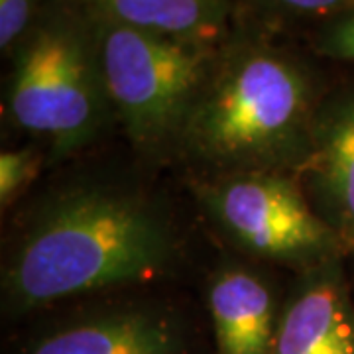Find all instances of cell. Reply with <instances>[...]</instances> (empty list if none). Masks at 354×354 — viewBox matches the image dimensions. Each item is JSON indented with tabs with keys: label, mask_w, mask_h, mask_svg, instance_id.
I'll list each match as a JSON object with an SVG mask.
<instances>
[{
	"label": "cell",
	"mask_w": 354,
	"mask_h": 354,
	"mask_svg": "<svg viewBox=\"0 0 354 354\" xmlns=\"http://www.w3.org/2000/svg\"><path fill=\"white\" fill-rule=\"evenodd\" d=\"M174 236L160 213L134 195L109 189L67 193L44 209L4 272L12 317L88 291L162 272Z\"/></svg>",
	"instance_id": "1"
},
{
	"label": "cell",
	"mask_w": 354,
	"mask_h": 354,
	"mask_svg": "<svg viewBox=\"0 0 354 354\" xmlns=\"http://www.w3.org/2000/svg\"><path fill=\"white\" fill-rule=\"evenodd\" d=\"M315 114L297 65L272 51H246L203 88L185 120V144L223 167L272 171L305 164Z\"/></svg>",
	"instance_id": "2"
},
{
	"label": "cell",
	"mask_w": 354,
	"mask_h": 354,
	"mask_svg": "<svg viewBox=\"0 0 354 354\" xmlns=\"http://www.w3.org/2000/svg\"><path fill=\"white\" fill-rule=\"evenodd\" d=\"M201 44L111 24L99 50L104 93L116 104L136 144L152 146L183 130L203 91Z\"/></svg>",
	"instance_id": "3"
},
{
	"label": "cell",
	"mask_w": 354,
	"mask_h": 354,
	"mask_svg": "<svg viewBox=\"0 0 354 354\" xmlns=\"http://www.w3.org/2000/svg\"><path fill=\"white\" fill-rule=\"evenodd\" d=\"M102 77L83 36L71 26L50 24L32 34L18 53L8 102L14 122L51 142L64 156L97 134Z\"/></svg>",
	"instance_id": "4"
},
{
	"label": "cell",
	"mask_w": 354,
	"mask_h": 354,
	"mask_svg": "<svg viewBox=\"0 0 354 354\" xmlns=\"http://www.w3.org/2000/svg\"><path fill=\"white\" fill-rule=\"evenodd\" d=\"M203 203L241 248L305 268L337 258L341 242L299 187L272 171H248L201 187Z\"/></svg>",
	"instance_id": "5"
},
{
	"label": "cell",
	"mask_w": 354,
	"mask_h": 354,
	"mask_svg": "<svg viewBox=\"0 0 354 354\" xmlns=\"http://www.w3.org/2000/svg\"><path fill=\"white\" fill-rule=\"evenodd\" d=\"M16 354H193L185 323L156 307H116L34 335Z\"/></svg>",
	"instance_id": "6"
},
{
	"label": "cell",
	"mask_w": 354,
	"mask_h": 354,
	"mask_svg": "<svg viewBox=\"0 0 354 354\" xmlns=\"http://www.w3.org/2000/svg\"><path fill=\"white\" fill-rule=\"evenodd\" d=\"M305 270L281 305L272 354H354V304L337 258Z\"/></svg>",
	"instance_id": "7"
},
{
	"label": "cell",
	"mask_w": 354,
	"mask_h": 354,
	"mask_svg": "<svg viewBox=\"0 0 354 354\" xmlns=\"http://www.w3.org/2000/svg\"><path fill=\"white\" fill-rule=\"evenodd\" d=\"M304 167L315 211L342 248L354 250V97L330 102L315 114Z\"/></svg>",
	"instance_id": "8"
},
{
	"label": "cell",
	"mask_w": 354,
	"mask_h": 354,
	"mask_svg": "<svg viewBox=\"0 0 354 354\" xmlns=\"http://www.w3.org/2000/svg\"><path fill=\"white\" fill-rule=\"evenodd\" d=\"M279 311L264 279L242 268L218 272L209 290L216 354H272Z\"/></svg>",
	"instance_id": "9"
},
{
	"label": "cell",
	"mask_w": 354,
	"mask_h": 354,
	"mask_svg": "<svg viewBox=\"0 0 354 354\" xmlns=\"http://www.w3.org/2000/svg\"><path fill=\"white\" fill-rule=\"evenodd\" d=\"M114 22L191 44L209 41L225 20L223 0H104Z\"/></svg>",
	"instance_id": "10"
},
{
	"label": "cell",
	"mask_w": 354,
	"mask_h": 354,
	"mask_svg": "<svg viewBox=\"0 0 354 354\" xmlns=\"http://www.w3.org/2000/svg\"><path fill=\"white\" fill-rule=\"evenodd\" d=\"M38 171V156L32 150H12L0 156V199L8 205Z\"/></svg>",
	"instance_id": "11"
},
{
	"label": "cell",
	"mask_w": 354,
	"mask_h": 354,
	"mask_svg": "<svg viewBox=\"0 0 354 354\" xmlns=\"http://www.w3.org/2000/svg\"><path fill=\"white\" fill-rule=\"evenodd\" d=\"M36 0H0V46L8 50L24 34Z\"/></svg>",
	"instance_id": "12"
},
{
	"label": "cell",
	"mask_w": 354,
	"mask_h": 354,
	"mask_svg": "<svg viewBox=\"0 0 354 354\" xmlns=\"http://www.w3.org/2000/svg\"><path fill=\"white\" fill-rule=\"evenodd\" d=\"M319 50L330 57L354 62V16H348L333 26L323 36Z\"/></svg>",
	"instance_id": "13"
},
{
	"label": "cell",
	"mask_w": 354,
	"mask_h": 354,
	"mask_svg": "<svg viewBox=\"0 0 354 354\" xmlns=\"http://www.w3.org/2000/svg\"><path fill=\"white\" fill-rule=\"evenodd\" d=\"M276 2L301 12H329L341 8L351 0H276Z\"/></svg>",
	"instance_id": "14"
}]
</instances>
